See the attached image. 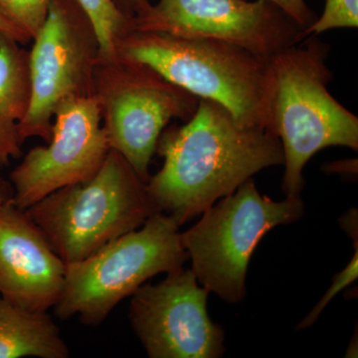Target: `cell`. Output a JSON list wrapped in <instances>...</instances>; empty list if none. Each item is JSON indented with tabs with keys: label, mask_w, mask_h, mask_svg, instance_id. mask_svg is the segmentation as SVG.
I'll use <instances>...</instances> for the list:
<instances>
[{
	"label": "cell",
	"mask_w": 358,
	"mask_h": 358,
	"mask_svg": "<svg viewBox=\"0 0 358 358\" xmlns=\"http://www.w3.org/2000/svg\"><path fill=\"white\" fill-rule=\"evenodd\" d=\"M157 152L159 173L145 183L155 213L182 225L203 213L268 167L284 164L281 141L272 131L243 126L218 103L199 99L183 126L164 129Z\"/></svg>",
	"instance_id": "obj_1"
},
{
	"label": "cell",
	"mask_w": 358,
	"mask_h": 358,
	"mask_svg": "<svg viewBox=\"0 0 358 358\" xmlns=\"http://www.w3.org/2000/svg\"><path fill=\"white\" fill-rule=\"evenodd\" d=\"M329 45L310 35L268 59L272 72V131L281 141L285 173L282 192L300 196L308 160L329 147L357 152L358 117L327 89Z\"/></svg>",
	"instance_id": "obj_2"
},
{
	"label": "cell",
	"mask_w": 358,
	"mask_h": 358,
	"mask_svg": "<svg viewBox=\"0 0 358 358\" xmlns=\"http://www.w3.org/2000/svg\"><path fill=\"white\" fill-rule=\"evenodd\" d=\"M117 58L147 66L196 98L218 103L243 126L272 131L268 59L218 40L138 30L117 42Z\"/></svg>",
	"instance_id": "obj_3"
},
{
	"label": "cell",
	"mask_w": 358,
	"mask_h": 358,
	"mask_svg": "<svg viewBox=\"0 0 358 358\" xmlns=\"http://www.w3.org/2000/svg\"><path fill=\"white\" fill-rule=\"evenodd\" d=\"M26 210L66 265L138 229L155 213L145 182L113 150L88 181L56 190Z\"/></svg>",
	"instance_id": "obj_4"
},
{
	"label": "cell",
	"mask_w": 358,
	"mask_h": 358,
	"mask_svg": "<svg viewBox=\"0 0 358 358\" xmlns=\"http://www.w3.org/2000/svg\"><path fill=\"white\" fill-rule=\"evenodd\" d=\"M187 259L178 224L157 212L138 229L66 265L54 313L62 320L77 317L86 326H99L148 280L180 270Z\"/></svg>",
	"instance_id": "obj_5"
},
{
	"label": "cell",
	"mask_w": 358,
	"mask_h": 358,
	"mask_svg": "<svg viewBox=\"0 0 358 358\" xmlns=\"http://www.w3.org/2000/svg\"><path fill=\"white\" fill-rule=\"evenodd\" d=\"M303 211L301 196L274 201L261 195L252 179L245 181L181 233L197 281L223 301L239 303L246 294L247 268L257 245L273 228L299 220Z\"/></svg>",
	"instance_id": "obj_6"
},
{
	"label": "cell",
	"mask_w": 358,
	"mask_h": 358,
	"mask_svg": "<svg viewBox=\"0 0 358 358\" xmlns=\"http://www.w3.org/2000/svg\"><path fill=\"white\" fill-rule=\"evenodd\" d=\"M95 96L110 150L145 183L160 134L171 120L188 121L199 102L147 66L119 58L99 62Z\"/></svg>",
	"instance_id": "obj_7"
},
{
	"label": "cell",
	"mask_w": 358,
	"mask_h": 358,
	"mask_svg": "<svg viewBox=\"0 0 358 358\" xmlns=\"http://www.w3.org/2000/svg\"><path fill=\"white\" fill-rule=\"evenodd\" d=\"M33 41L28 52L30 103L20 136L23 143L32 138L48 143L58 108L70 99L95 95L100 53L87 16L71 10L62 0H52Z\"/></svg>",
	"instance_id": "obj_8"
},
{
	"label": "cell",
	"mask_w": 358,
	"mask_h": 358,
	"mask_svg": "<svg viewBox=\"0 0 358 358\" xmlns=\"http://www.w3.org/2000/svg\"><path fill=\"white\" fill-rule=\"evenodd\" d=\"M133 22L138 31L218 40L265 59L303 40V28L267 0H159Z\"/></svg>",
	"instance_id": "obj_9"
},
{
	"label": "cell",
	"mask_w": 358,
	"mask_h": 358,
	"mask_svg": "<svg viewBox=\"0 0 358 358\" xmlns=\"http://www.w3.org/2000/svg\"><path fill=\"white\" fill-rule=\"evenodd\" d=\"M110 150L96 96L66 101L54 114L48 145L31 148L11 171L13 203L28 209L56 190L86 182Z\"/></svg>",
	"instance_id": "obj_10"
},
{
	"label": "cell",
	"mask_w": 358,
	"mask_h": 358,
	"mask_svg": "<svg viewBox=\"0 0 358 358\" xmlns=\"http://www.w3.org/2000/svg\"><path fill=\"white\" fill-rule=\"evenodd\" d=\"M159 284L141 287L131 296V329L150 358L222 357L224 331L207 313L209 292L192 268L166 274Z\"/></svg>",
	"instance_id": "obj_11"
},
{
	"label": "cell",
	"mask_w": 358,
	"mask_h": 358,
	"mask_svg": "<svg viewBox=\"0 0 358 358\" xmlns=\"http://www.w3.org/2000/svg\"><path fill=\"white\" fill-rule=\"evenodd\" d=\"M66 264L26 209L0 202V296L48 312L64 285Z\"/></svg>",
	"instance_id": "obj_12"
},
{
	"label": "cell",
	"mask_w": 358,
	"mask_h": 358,
	"mask_svg": "<svg viewBox=\"0 0 358 358\" xmlns=\"http://www.w3.org/2000/svg\"><path fill=\"white\" fill-rule=\"evenodd\" d=\"M29 103L28 51L0 33V164L22 155L20 124Z\"/></svg>",
	"instance_id": "obj_13"
},
{
	"label": "cell",
	"mask_w": 358,
	"mask_h": 358,
	"mask_svg": "<svg viewBox=\"0 0 358 358\" xmlns=\"http://www.w3.org/2000/svg\"><path fill=\"white\" fill-rule=\"evenodd\" d=\"M60 329L48 312L28 310L0 296V358H68Z\"/></svg>",
	"instance_id": "obj_14"
},
{
	"label": "cell",
	"mask_w": 358,
	"mask_h": 358,
	"mask_svg": "<svg viewBox=\"0 0 358 358\" xmlns=\"http://www.w3.org/2000/svg\"><path fill=\"white\" fill-rule=\"evenodd\" d=\"M88 18L99 45L100 61L117 60V45L133 31V16L127 15L114 0H75Z\"/></svg>",
	"instance_id": "obj_15"
},
{
	"label": "cell",
	"mask_w": 358,
	"mask_h": 358,
	"mask_svg": "<svg viewBox=\"0 0 358 358\" xmlns=\"http://www.w3.org/2000/svg\"><path fill=\"white\" fill-rule=\"evenodd\" d=\"M52 0H0V11L31 41L46 20Z\"/></svg>",
	"instance_id": "obj_16"
},
{
	"label": "cell",
	"mask_w": 358,
	"mask_h": 358,
	"mask_svg": "<svg viewBox=\"0 0 358 358\" xmlns=\"http://www.w3.org/2000/svg\"><path fill=\"white\" fill-rule=\"evenodd\" d=\"M357 27L358 0H326L324 13L303 31V39L329 30Z\"/></svg>",
	"instance_id": "obj_17"
},
{
	"label": "cell",
	"mask_w": 358,
	"mask_h": 358,
	"mask_svg": "<svg viewBox=\"0 0 358 358\" xmlns=\"http://www.w3.org/2000/svg\"><path fill=\"white\" fill-rule=\"evenodd\" d=\"M357 243H355V253L352 257V261H350L348 265L336 275L333 284H331V288L327 289L326 294L322 296L319 303L313 308L312 312L308 313L307 317L298 324L296 329H308V327H312L313 324L317 322V320L319 319L320 313L324 310V308L329 305V301L333 300L334 296H336L341 289L350 286L352 282H355V280L357 279Z\"/></svg>",
	"instance_id": "obj_18"
},
{
	"label": "cell",
	"mask_w": 358,
	"mask_h": 358,
	"mask_svg": "<svg viewBox=\"0 0 358 358\" xmlns=\"http://www.w3.org/2000/svg\"><path fill=\"white\" fill-rule=\"evenodd\" d=\"M281 8L289 17L293 18L303 31L315 22L317 16L313 13L306 0H267Z\"/></svg>",
	"instance_id": "obj_19"
},
{
	"label": "cell",
	"mask_w": 358,
	"mask_h": 358,
	"mask_svg": "<svg viewBox=\"0 0 358 358\" xmlns=\"http://www.w3.org/2000/svg\"><path fill=\"white\" fill-rule=\"evenodd\" d=\"M0 33L9 37V38L15 40L21 45L28 43L30 41L18 28H16L10 21L7 20L1 11H0Z\"/></svg>",
	"instance_id": "obj_20"
},
{
	"label": "cell",
	"mask_w": 358,
	"mask_h": 358,
	"mask_svg": "<svg viewBox=\"0 0 358 358\" xmlns=\"http://www.w3.org/2000/svg\"><path fill=\"white\" fill-rule=\"evenodd\" d=\"M13 188L10 181L0 176V202L13 200Z\"/></svg>",
	"instance_id": "obj_21"
},
{
	"label": "cell",
	"mask_w": 358,
	"mask_h": 358,
	"mask_svg": "<svg viewBox=\"0 0 358 358\" xmlns=\"http://www.w3.org/2000/svg\"><path fill=\"white\" fill-rule=\"evenodd\" d=\"M131 7H133L134 14L136 11L140 10L141 7L145 6V4L150 3V0H127Z\"/></svg>",
	"instance_id": "obj_22"
}]
</instances>
